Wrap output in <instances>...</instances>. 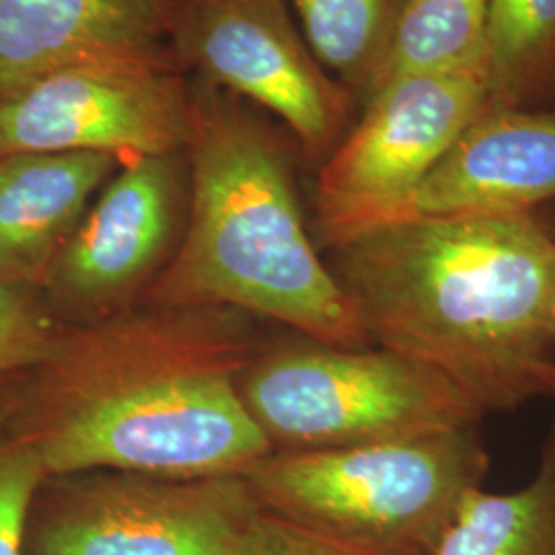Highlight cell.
I'll use <instances>...</instances> for the list:
<instances>
[{"label": "cell", "mask_w": 555, "mask_h": 555, "mask_svg": "<svg viewBox=\"0 0 555 555\" xmlns=\"http://www.w3.org/2000/svg\"><path fill=\"white\" fill-rule=\"evenodd\" d=\"M171 11L173 0H0V98L85 64L176 62Z\"/></svg>", "instance_id": "cell-12"}, {"label": "cell", "mask_w": 555, "mask_h": 555, "mask_svg": "<svg viewBox=\"0 0 555 555\" xmlns=\"http://www.w3.org/2000/svg\"><path fill=\"white\" fill-rule=\"evenodd\" d=\"M190 85L188 219L142 302L222 307L339 348L373 346L311 235L284 137L247 101Z\"/></svg>", "instance_id": "cell-3"}, {"label": "cell", "mask_w": 555, "mask_h": 555, "mask_svg": "<svg viewBox=\"0 0 555 555\" xmlns=\"http://www.w3.org/2000/svg\"><path fill=\"white\" fill-rule=\"evenodd\" d=\"M488 7L490 0H405L378 87L401 75L479 64Z\"/></svg>", "instance_id": "cell-17"}, {"label": "cell", "mask_w": 555, "mask_h": 555, "mask_svg": "<svg viewBox=\"0 0 555 555\" xmlns=\"http://www.w3.org/2000/svg\"><path fill=\"white\" fill-rule=\"evenodd\" d=\"M321 254L369 341L483 416L555 401V247L535 215L389 220Z\"/></svg>", "instance_id": "cell-2"}, {"label": "cell", "mask_w": 555, "mask_h": 555, "mask_svg": "<svg viewBox=\"0 0 555 555\" xmlns=\"http://www.w3.org/2000/svg\"><path fill=\"white\" fill-rule=\"evenodd\" d=\"M46 472L25 438L0 428V555H25L27 518Z\"/></svg>", "instance_id": "cell-19"}, {"label": "cell", "mask_w": 555, "mask_h": 555, "mask_svg": "<svg viewBox=\"0 0 555 555\" xmlns=\"http://www.w3.org/2000/svg\"><path fill=\"white\" fill-rule=\"evenodd\" d=\"M259 348L251 318L222 307L140 302L64 325L7 426L48 477H245L274 453L238 393Z\"/></svg>", "instance_id": "cell-1"}, {"label": "cell", "mask_w": 555, "mask_h": 555, "mask_svg": "<svg viewBox=\"0 0 555 555\" xmlns=\"http://www.w3.org/2000/svg\"><path fill=\"white\" fill-rule=\"evenodd\" d=\"M435 555H555V420L531 481L504 494L472 490Z\"/></svg>", "instance_id": "cell-14"}, {"label": "cell", "mask_w": 555, "mask_h": 555, "mask_svg": "<svg viewBox=\"0 0 555 555\" xmlns=\"http://www.w3.org/2000/svg\"><path fill=\"white\" fill-rule=\"evenodd\" d=\"M243 555H414L387 552L307 529L259 508Z\"/></svg>", "instance_id": "cell-20"}, {"label": "cell", "mask_w": 555, "mask_h": 555, "mask_svg": "<svg viewBox=\"0 0 555 555\" xmlns=\"http://www.w3.org/2000/svg\"><path fill=\"white\" fill-rule=\"evenodd\" d=\"M555 202V107H483L417 188L408 217H520Z\"/></svg>", "instance_id": "cell-11"}, {"label": "cell", "mask_w": 555, "mask_h": 555, "mask_svg": "<svg viewBox=\"0 0 555 555\" xmlns=\"http://www.w3.org/2000/svg\"><path fill=\"white\" fill-rule=\"evenodd\" d=\"M181 70L274 114L309 159H325L357 103L319 62L286 0H173Z\"/></svg>", "instance_id": "cell-8"}, {"label": "cell", "mask_w": 555, "mask_h": 555, "mask_svg": "<svg viewBox=\"0 0 555 555\" xmlns=\"http://www.w3.org/2000/svg\"><path fill=\"white\" fill-rule=\"evenodd\" d=\"M62 330L41 291L0 282V383L34 371Z\"/></svg>", "instance_id": "cell-18"}, {"label": "cell", "mask_w": 555, "mask_h": 555, "mask_svg": "<svg viewBox=\"0 0 555 555\" xmlns=\"http://www.w3.org/2000/svg\"><path fill=\"white\" fill-rule=\"evenodd\" d=\"M238 393L274 453L412 440L483 417L451 380L412 358L305 336L261 346Z\"/></svg>", "instance_id": "cell-5"}, {"label": "cell", "mask_w": 555, "mask_h": 555, "mask_svg": "<svg viewBox=\"0 0 555 555\" xmlns=\"http://www.w3.org/2000/svg\"><path fill=\"white\" fill-rule=\"evenodd\" d=\"M188 199L183 153L119 165L41 284L60 323L87 325L140 305L178 251Z\"/></svg>", "instance_id": "cell-10"}, {"label": "cell", "mask_w": 555, "mask_h": 555, "mask_svg": "<svg viewBox=\"0 0 555 555\" xmlns=\"http://www.w3.org/2000/svg\"><path fill=\"white\" fill-rule=\"evenodd\" d=\"M321 66L362 107L377 91L405 0H286Z\"/></svg>", "instance_id": "cell-15"}, {"label": "cell", "mask_w": 555, "mask_h": 555, "mask_svg": "<svg viewBox=\"0 0 555 555\" xmlns=\"http://www.w3.org/2000/svg\"><path fill=\"white\" fill-rule=\"evenodd\" d=\"M486 107L537 109L555 98V0H490Z\"/></svg>", "instance_id": "cell-16"}, {"label": "cell", "mask_w": 555, "mask_h": 555, "mask_svg": "<svg viewBox=\"0 0 555 555\" xmlns=\"http://www.w3.org/2000/svg\"><path fill=\"white\" fill-rule=\"evenodd\" d=\"M192 85L176 62H98L0 98V157L103 153L124 165L185 153Z\"/></svg>", "instance_id": "cell-9"}, {"label": "cell", "mask_w": 555, "mask_h": 555, "mask_svg": "<svg viewBox=\"0 0 555 555\" xmlns=\"http://www.w3.org/2000/svg\"><path fill=\"white\" fill-rule=\"evenodd\" d=\"M486 103L481 62L383 82L321 163L309 224L319 249L401 219L420 183Z\"/></svg>", "instance_id": "cell-7"}, {"label": "cell", "mask_w": 555, "mask_h": 555, "mask_svg": "<svg viewBox=\"0 0 555 555\" xmlns=\"http://www.w3.org/2000/svg\"><path fill=\"white\" fill-rule=\"evenodd\" d=\"M119 165L103 153L0 157V282L41 291L54 259Z\"/></svg>", "instance_id": "cell-13"}, {"label": "cell", "mask_w": 555, "mask_h": 555, "mask_svg": "<svg viewBox=\"0 0 555 555\" xmlns=\"http://www.w3.org/2000/svg\"><path fill=\"white\" fill-rule=\"evenodd\" d=\"M533 215H535L537 220L541 222V227L545 229V233L550 235L555 247V202H550V204L541 206Z\"/></svg>", "instance_id": "cell-22"}, {"label": "cell", "mask_w": 555, "mask_h": 555, "mask_svg": "<svg viewBox=\"0 0 555 555\" xmlns=\"http://www.w3.org/2000/svg\"><path fill=\"white\" fill-rule=\"evenodd\" d=\"M259 504L245 477H46L25 555H243Z\"/></svg>", "instance_id": "cell-6"}, {"label": "cell", "mask_w": 555, "mask_h": 555, "mask_svg": "<svg viewBox=\"0 0 555 555\" xmlns=\"http://www.w3.org/2000/svg\"><path fill=\"white\" fill-rule=\"evenodd\" d=\"M490 453L479 424L334 451L272 453L245 481L259 508L360 545L435 555Z\"/></svg>", "instance_id": "cell-4"}, {"label": "cell", "mask_w": 555, "mask_h": 555, "mask_svg": "<svg viewBox=\"0 0 555 555\" xmlns=\"http://www.w3.org/2000/svg\"><path fill=\"white\" fill-rule=\"evenodd\" d=\"M13 380H2L0 383V428L9 422L11 412H13Z\"/></svg>", "instance_id": "cell-21"}]
</instances>
